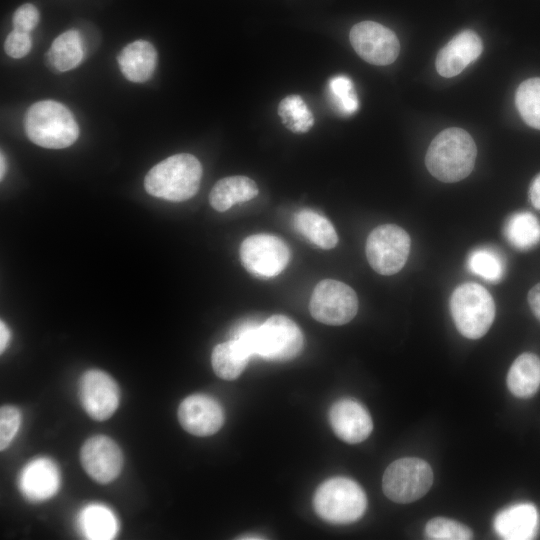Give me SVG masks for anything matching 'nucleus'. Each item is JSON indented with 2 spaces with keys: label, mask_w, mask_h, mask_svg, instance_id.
<instances>
[{
  "label": "nucleus",
  "mask_w": 540,
  "mask_h": 540,
  "mask_svg": "<svg viewBox=\"0 0 540 540\" xmlns=\"http://www.w3.org/2000/svg\"><path fill=\"white\" fill-rule=\"evenodd\" d=\"M251 356L271 361L295 358L303 347V334L297 324L284 315H273L265 322L245 321L232 335Z\"/></svg>",
  "instance_id": "1"
},
{
  "label": "nucleus",
  "mask_w": 540,
  "mask_h": 540,
  "mask_svg": "<svg viewBox=\"0 0 540 540\" xmlns=\"http://www.w3.org/2000/svg\"><path fill=\"white\" fill-rule=\"evenodd\" d=\"M477 147L468 132L451 127L441 131L430 143L425 164L436 179L452 183L466 178L474 168Z\"/></svg>",
  "instance_id": "2"
},
{
  "label": "nucleus",
  "mask_w": 540,
  "mask_h": 540,
  "mask_svg": "<svg viewBox=\"0 0 540 540\" xmlns=\"http://www.w3.org/2000/svg\"><path fill=\"white\" fill-rule=\"evenodd\" d=\"M201 177L199 160L191 154L181 153L153 166L145 176L144 186L154 197L181 202L198 192Z\"/></svg>",
  "instance_id": "3"
},
{
  "label": "nucleus",
  "mask_w": 540,
  "mask_h": 540,
  "mask_svg": "<svg viewBox=\"0 0 540 540\" xmlns=\"http://www.w3.org/2000/svg\"><path fill=\"white\" fill-rule=\"evenodd\" d=\"M25 131L33 143L48 149L66 148L79 136V127L71 111L53 100L39 101L28 108Z\"/></svg>",
  "instance_id": "4"
},
{
  "label": "nucleus",
  "mask_w": 540,
  "mask_h": 540,
  "mask_svg": "<svg viewBox=\"0 0 540 540\" xmlns=\"http://www.w3.org/2000/svg\"><path fill=\"white\" fill-rule=\"evenodd\" d=\"M317 515L331 524H349L365 513L367 498L361 486L346 477L323 482L313 499Z\"/></svg>",
  "instance_id": "5"
},
{
  "label": "nucleus",
  "mask_w": 540,
  "mask_h": 540,
  "mask_svg": "<svg viewBox=\"0 0 540 540\" xmlns=\"http://www.w3.org/2000/svg\"><path fill=\"white\" fill-rule=\"evenodd\" d=\"M450 311L460 334L469 339H478L487 333L494 321L495 302L483 286L467 282L453 291Z\"/></svg>",
  "instance_id": "6"
},
{
  "label": "nucleus",
  "mask_w": 540,
  "mask_h": 540,
  "mask_svg": "<svg viewBox=\"0 0 540 540\" xmlns=\"http://www.w3.org/2000/svg\"><path fill=\"white\" fill-rule=\"evenodd\" d=\"M433 483L430 465L416 457L400 458L392 462L382 478L384 494L396 503H411L424 496Z\"/></svg>",
  "instance_id": "7"
},
{
  "label": "nucleus",
  "mask_w": 540,
  "mask_h": 540,
  "mask_svg": "<svg viewBox=\"0 0 540 540\" xmlns=\"http://www.w3.org/2000/svg\"><path fill=\"white\" fill-rule=\"evenodd\" d=\"M409 234L395 224H383L373 229L366 240V257L378 274L389 276L399 272L410 252Z\"/></svg>",
  "instance_id": "8"
},
{
  "label": "nucleus",
  "mask_w": 540,
  "mask_h": 540,
  "mask_svg": "<svg viewBox=\"0 0 540 540\" xmlns=\"http://www.w3.org/2000/svg\"><path fill=\"white\" fill-rule=\"evenodd\" d=\"M309 309L312 317L321 323L343 325L357 314L358 298L347 284L334 279H324L315 286Z\"/></svg>",
  "instance_id": "9"
},
{
  "label": "nucleus",
  "mask_w": 540,
  "mask_h": 540,
  "mask_svg": "<svg viewBox=\"0 0 540 540\" xmlns=\"http://www.w3.org/2000/svg\"><path fill=\"white\" fill-rule=\"evenodd\" d=\"M240 259L244 268L252 275L272 278L286 268L290 251L279 237L255 234L243 240L240 246Z\"/></svg>",
  "instance_id": "10"
},
{
  "label": "nucleus",
  "mask_w": 540,
  "mask_h": 540,
  "mask_svg": "<svg viewBox=\"0 0 540 540\" xmlns=\"http://www.w3.org/2000/svg\"><path fill=\"white\" fill-rule=\"evenodd\" d=\"M349 38L356 53L370 64L389 65L399 55L400 44L396 34L377 22L362 21L355 24Z\"/></svg>",
  "instance_id": "11"
},
{
  "label": "nucleus",
  "mask_w": 540,
  "mask_h": 540,
  "mask_svg": "<svg viewBox=\"0 0 540 540\" xmlns=\"http://www.w3.org/2000/svg\"><path fill=\"white\" fill-rule=\"evenodd\" d=\"M79 397L84 410L92 419L104 421L116 411L120 390L109 374L92 369L86 371L80 379Z\"/></svg>",
  "instance_id": "12"
},
{
  "label": "nucleus",
  "mask_w": 540,
  "mask_h": 540,
  "mask_svg": "<svg viewBox=\"0 0 540 540\" xmlns=\"http://www.w3.org/2000/svg\"><path fill=\"white\" fill-rule=\"evenodd\" d=\"M80 460L86 473L101 484L116 479L123 466V455L119 446L104 435L93 436L83 444Z\"/></svg>",
  "instance_id": "13"
},
{
  "label": "nucleus",
  "mask_w": 540,
  "mask_h": 540,
  "mask_svg": "<svg viewBox=\"0 0 540 540\" xmlns=\"http://www.w3.org/2000/svg\"><path fill=\"white\" fill-rule=\"evenodd\" d=\"M178 420L188 433L200 437L210 436L222 427L224 412L213 398L194 394L185 398L179 405Z\"/></svg>",
  "instance_id": "14"
},
{
  "label": "nucleus",
  "mask_w": 540,
  "mask_h": 540,
  "mask_svg": "<svg viewBox=\"0 0 540 540\" xmlns=\"http://www.w3.org/2000/svg\"><path fill=\"white\" fill-rule=\"evenodd\" d=\"M329 420L334 433L350 444L364 441L373 429L369 412L353 399L335 402L330 409Z\"/></svg>",
  "instance_id": "15"
},
{
  "label": "nucleus",
  "mask_w": 540,
  "mask_h": 540,
  "mask_svg": "<svg viewBox=\"0 0 540 540\" xmlns=\"http://www.w3.org/2000/svg\"><path fill=\"white\" fill-rule=\"evenodd\" d=\"M483 49L477 33L467 29L454 36L437 54L436 70L443 77H454L473 63Z\"/></svg>",
  "instance_id": "16"
},
{
  "label": "nucleus",
  "mask_w": 540,
  "mask_h": 540,
  "mask_svg": "<svg viewBox=\"0 0 540 540\" xmlns=\"http://www.w3.org/2000/svg\"><path fill=\"white\" fill-rule=\"evenodd\" d=\"M60 487V473L48 458L29 462L20 472L19 489L32 502H41L54 496Z\"/></svg>",
  "instance_id": "17"
},
{
  "label": "nucleus",
  "mask_w": 540,
  "mask_h": 540,
  "mask_svg": "<svg viewBox=\"0 0 540 540\" xmlns=\"http://www.w3.org/2000/svg\"><path fill=\"white\" fill-rule=\"evenodd\" d=\"M539 524L536 507L519 503L499 512L494 519L496 533L506 540H528L535 537Z\"/></svg>",
  "instance_id": "18"
},
{
  "label": "nucleus",
  "mask_w": 540,
  "mask_h": 540,
  "mask_svg": "<svg viewBox=\"0 0 540 540\" xmlns=\"http://www.w3.org/2000/svg\"><path fill=\"white\" fill-rule=\"evenodd\" d=\"M157 53L151 43L134 41L125 46L117 57L121 72L126 79L142 83L151 78L155 71Z\"/></svg>",
  "instance_id": "19"
},
{
  "label": "nucleus",
  "mask_w": 540,
  "mask_h": 540,
  "mask_svg": "<svg viewBox=\"0 0 540 540\" xmlns=\"http://www.w3.org/2000/svg\"><path fill=\"white\" fill-rule=\"evenodd\" d=\"M258 192L255 181L249 177L229 176L219 180L213 186L209 194V202L216 211L224 212L236 203L253 199Z\"/></svg>",
  "instance_id": "20"
},
{
  "label": "nucleus",
  "mask_w": 540,
  "mask_h": 540,
  "mask_svg": "<svg viewBox=\"0 0 540 540\" xmlns=\"http://www.w3.org/2000/svg\"><path fill=\"white\" fill-rule=\"evenodd\" d=\"M507 386L518 398L533 396L540 387V358L533 353L518 356L508 371Z\"/></svg>",
  "instance_id": "21"
},
{
  "label": "nucleus",
  "mask_w": 540,
  "mask_h": 540,
  "mask_svg": "<svg viewBox=\"0 0 540 540\" xmlns=\"http://www.w3.org/2000/svg\"><path fill=\"white\" fill-rule=\"evenodd\" d=\"M294 228L315 246L331 249L338 243V235L331 222L308 208L301 209L293 217Z\"/></svg>",
  "instance_id": "22"
},
{
  "label": "nucleus",
  "mask_w": 540,
  "mask_h": 540,
  "mask_svg": "<svg viewBox=\"0 0 540 540\" xmlns=\"http://www.w3.org/2000/svg\"><path fill=\"white\" fill-rule=\"evenodd\" d=\"M252 356L236 339L216 345L211 362L215 374L224 380H234L244 371Z\"/></svg>",
  "instance_id": "23"
},
{
  "label": "nucleus",
  "mask_w": 540,
  "mask_h": 540,
  "mask_svg": "<svg viewBox=\"0 0 540 540\" xmlns=\"http://www.w3.org/2000/svg\"><path fill=\"white\" fill-rule=\"evenodd\" d=\"M79 527L87 539L106 540L113 538L118 524L113 512L106 506L92 504L85 507L79 516Z\"/></svg>",
  "instance_id": "24"
},
{
  "label": "nucleus",
  "mask_w": 540,
  "mask_h": 540,
  "mask_svg": "<svg viewBox=\"0 0 540 540\" xmlns=\"http://www.w3.org/2000/svg\"><path fill=\"white\" fill-rule=\"evenodd\" d=\"M83 56L81 35L76 30H68L59 35L48 51L51 65L61 72L75 68L82 61Z\"/></svg>",
  "instance_id": "25"
},
{
  "label": "nucleus",
  "mask_w": 540,
  "mask_h": 540,
  "mask_svg": "<svg viewBox=\"0 0 540 540\" xmlns=\"http://www.w3.org/2000/svg\"><path fill=\"white\" fill-rule=\"evenodd\" d=\"M507 241L519 250H528L540 242V221L530 212L511 215L504 225Z\"/></svg>",
  "instance_id": "26"
},
{
  "label": "nucleus",
  "mask_w": 540,
  "mask_h": 540,
  "mask_svg": "<svg viewBox=\"0 0 540 540\" xmlns=\"http://www.w3.org/2000/svg\"><path fill=\"white\" fill-rule=\"evenodd\" d=\"M515 104L525 123L540 130V77L529 78L518 86Z\"/></svg>",
  "instance_id": "27"
},
{
  "label": "nucleus",
  "mask_w": 540,
  "mask_h": 540,
  "mask_svg": "<svg viewBox=\"0 0 540 540\" xmlns=\"http://www.w3.org/2000/svg\"><path fill=\"white\" fill-rule=\"evenodd\" d=\"M278 115L284 126L294 133H305L314 124V116L299 95H289L281 100Z\"/></svg>",
  "instance_id": "28"
},
{
  "label": "nucleus",
  "mask_w": 540,
  "mask_h": 540,
  "mask_svg": "<svg viewBox=\"0 0 540 540\" xmlns=\"http://www.w3.org/2000/svg\"><path fill=\"white\" fill-rule=\"evenodd\" d=\"M469 270L483 279L497 283L504 276L505 262L496 250L481 247L473 250L468 257Z\"/></svg>",
  "instance_id": "29"
},
{
  "label": "nucleus",
  "mask_w": 540,
  "mask_h": 540,
  "mask_svg": "<svg viewBox=\"0 0 540 540\" xmlns=\"http://www.w3.org/2000/svg\"><path fill=\"white\" fill-rule=\"evenodd\" d=\"M328 89L335 107L343 115H352L359 108V101L352 80L345 75L332 77Z\"/></svg>",
  "instance_id": "30"
},
{
  "label": "nucleus",
  "mask_w": 540,
  "mask_h": 540,
  "mask_svg": "<svg viewBox=\"0 0 540 540\" xmlns=\"http://www.w3.org/2000/svg\"><path fill=\"white\" fill-rule=\"evenodd\" d=\"M425 534L435 540H468L473 536L466 525L444 517L429 520L425 526Z\"/></svg>",
  "instance_id": "31"
},
{
  "label": "nucleus",
  "mask_w": 540,
  "mask_h": 540,
  "mask_svg": "<svg viewBox=\"0 0 540 540\" xmlns=\"http://www.w3.org/2000/svg\"><path fill=\"white\" fill-rule=\"evenodd\" d=\"M21 424L18 408L5 405L0 409V450H5L16 436Z\"/></svg>",
  "instance_id": "32"
},
{
  "label": "nucleus",
  "mask_w": 540,
  "mask_h": 540,
  "mask_svg": "<svg viewBox=\"0 0 540 540\" xmlns=\"http://www.w3.org/2000/svg\"><path fill=\"white\" fill-rule=\"evenodd\" d=\"M31 45L32 42L29 33L13 29L5 40L4 49L7 55L18 59L29 53Z\"/></svg>",
  "instance_id": "33"
},
{
  "label": "nucleus",
  "mask_w": 540,
  "mask_h": 540,
  "mask_svg": "<svg viewBox=\"0 0 540 540\" xmlns=\"http://www.w3.org/2000/svg\"><path fill=\"white\" fill-rule=\"evenodd\" d=\"M12 20L15 30L29 33L38 24L39 12L34 5L26 3L15 11Z\"/></svg>",
  "instance_id": "34"
},
{
  "label": "nucleus",
  "mask_w": 540,
  "mask_h": 540,
  "mask_svg": "<svg viewBox=\"0 0 540 540\" xmlns=\"http://www.w3.org/2000/svg\"><path fill=\"white\" fill-rule=\"evenodd\" d=\"M528 303L533 314L540 321V283L530 289L528 293Z\"/></svg>",
  "instance_id": "35"
},
{
  "label": "nucleus",
  "mask_w": 540,
  "mask_h": 540,
  "mask_svg": "<svg viewBox=\"0 0 540 540\" xmlns=\"http://www.w3.org/2000/svg\"><path fill=\"white\" fill-rule=\"evenodd\" d=\"M529 197L533 206L540 210V174L532 181L529 188Z\"/></svg>",
  "instance_id": "36"
},
{
  "label": "nucleus",
  "mask_w": 540,
  "mask_h": 540,
  "mask_svg": "<svg viewBox=\"0 0 540 540\" xmlns=\"http://www.w3.org/2000/svg\"><path fill=\"white\" fill-rule=\"evenodd\" d=\"M10 340V331L4 321L0 322V352L3 353Z\"/></svg>",
  "instance_id": "37"
},
{
  "label": "nucleus",
  "mask_w": 540,
  "mask_h": 540,
  "mask_svg": "<svg viewBox=\"0 0 540 540\" xmlns=\"http://www.w3.org/2000/svg\"><path fill=\"white\" fill-rule=\"evenodd\" d=\"M5 168H6L5 158H4L3 153H1V157H0V177H1V179H3L4 173H5Z\"/></svg>",
  "instance_id": "38"
},
{
  "label": "nucleus",
  "mask_w": 540,
  "mask_h": 540,
  "mask_svg": "<svg viewBox=\"0 0 540 540\" xmlns=\"http://www.w3.org/2000/svg\"><path fill=\"white\" fill-rule=\"evenodd\" d=\"M239 539H263V537L259 535H245L244 537H239Z\"/></svg>",
  "instance_id": "39"
}]
</instances>
